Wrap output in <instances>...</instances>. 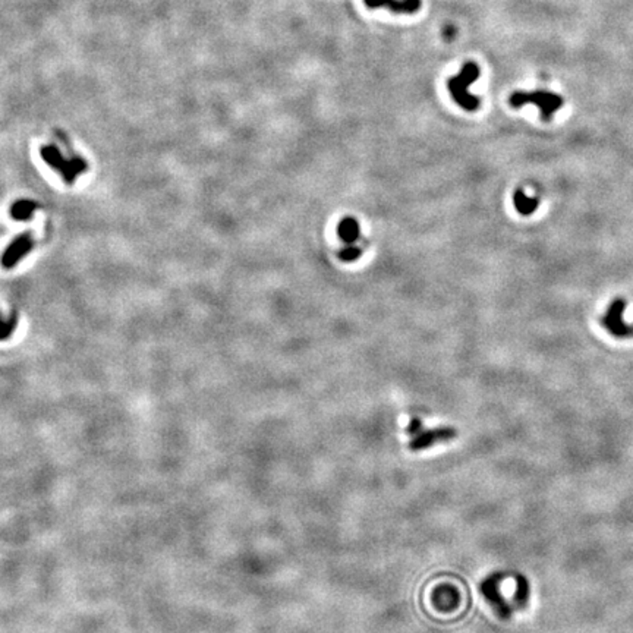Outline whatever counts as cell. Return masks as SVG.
<instances>
[{
	"mask_svg": "<svg viewBox=\"0 0 633 633\" xmlns=\"http://www.w3.org/2000/svg\"><path fill=\"white\" fill-rule=\"evenodd\" d=\"M478 76H480V68H478V64L474 62H468L463 64L459 75L447 81V88L451 97H453V100L463 110L475 112L481 105L480 98L475 97L469 92V87L478 80Z\"/></svg>",
	"mask_w": 633,
	"mask_h": 633,
	"instance_id": "cell-1",
	"label": "cell"
},
{
	"mask_svg": "<svg viewBox=\"0 0 633 633\" xmlns=\"http://www.w3.org/2000/svg\"><path fill=\"white\" fill-rule=\"evenodd\" d=\"M509 103L513 109H521L532 103L541 112V119L550 122L554 113L563 107L564 98L547 89H535V92H514L510 96Z\"/></svg>",
	"mask_w": 633,
	"mask_h": 633,
	"instance_id": "cell-2",
	"label": "cell"
},
{
	"mask_svg": "<svg viewBox=\"0 0 633 633\" xmlns=\"http://www.w3.org/2000/svg\"><path fill=\"white\" fill-rule=\"evenodd\" d=\"M42 157L43 160L63 177L64 182L72 184L80 173L85 172L87 164L83 159H73V160H64L62 157L60 151L53 147L47 146L42 148Z\"/></svg>",
	"mask_w": 633,
	"mask_h": 633,
	"instance_id": "cell-3",
	"label": "cell"
},
{
	"mask_svg": "<svg viewBox=\"0 0 633 633\" xmlns=\"http://www.w3.org/2000/svg\"><path fill=\"white\" fill-rule=\"evenodd\" d=\"M503 579H505V575L503 573H493L487 576L480 585V592L483 593L487 602L491 605V609L494 610V613L500 618L508 620L510 618L513 610L510 604L505 600V597H503L500 592V582Z\"/></svg>",
	"mask_w": 633,
	"mask_h": 633,
	"instance_id": "cell-4",
	"label": "cell"
},
{
	"mask_svg": "<svg viewBox=\"0 0 633 633\" xmlns=\"http://www.w3.org/2000/svg\"><path fill=\"white\" fill-rule=\"evenodd\" d=\"M626 309V301L622 298L614 300L602 317V324L610 334L614 338H632L633 336V324H627L623 320V313Z\"/></svg>",
	"mask_w": 633,
	"mask_h": 633,
	"instance_id": "cell-5",
	"label": "cell"
},
{
	"mask_svg": "<svg viewBox=\"0 0 633 633\" xmlns=\"http://www.w3.org/2000/svg\"><path fill=\"white\" fill-rule=\"evenodd\" d=\"M458 437V431L453 427H438L425 430L424 427L410 437L409 449L412 451L427 450L438 443H446Z\"/></svg>",
	"mask_w": 633,
	"mask_h": 633,
	"instance_id": "cell-6",
	"label": "cell"
},
{
	"mask_svg": "<svg viewBox=\"0 0 633 633\" xmlns=\"http://www.w3.org/2000/svg\"><path fill=\"white\" fill-rule=\"evenodd\" d=\"M34 248V238L31 232H25L17 236L10 242L9 247L2 255V266L5 268H12L17 266L25 255H28Z\"/></svg>",
	"mask_w": 633,
	"mask_h": 633,
	"instance_id": "cell-7",
	"label": "cell"
},
{
	"mask_svg": "<svg viewBox=\"0 0 633 633\" xmlns=\"http://www.w3.org/2000/svg\"><path fill=\"white\" fill-rule=\"evenodd\" d=\"M364 3L370 9L385 8L392 10L393 14H415L421 8V0H364Z\"/></svg>",
	"mask_w": 633,
	"mask_h": 633,
	"instance_id": "cell-8",
	"label": "cell"
},
{
	"mask_svg": "<svg viewBox=\"0 0 633 633\" xmlns=\"http://www.w3.org/2000/svg\"><path fill=\"white\" fill-rule=\"evenodd\" d=\"M513 205L521 216H531L539 207V200L529 197L523 189H516L513 193Z\"/></svg>",
	"mask_w": 633,
	"mask_h": 633,
	"instance_id": "cell-9",
	"label": "cell"
},
{
	"mask_svg": "<svg viewBox=\"0 0 633 633\" xmlns=\"http://www.w3.org/2000/svg\"><path fill=\"white\" fill-rule=\"evenodd\" d=\"M514 582H516V589L513 593L514 605L518 607V610H525L529 604V596H531L529 580L523 575H516Z\"/></svg>",
	"mask_w": 633,
	"mask_h": 633,
	"instance_id": "cell-10",
	"label": "cell"
},
{
	"mask_svg": "<svg viewBox=\"0 0 633 633\" xmlns=\"http://www.w3.org/2000/svg\"><path fill=\"white\" fill-rule=\"evenodd\" d=\"M435 604L438 605V609H442V612L447 610L450 612L451 609L459 604V592L453 587H442L435 592Z\"/></svg>",
	"mask_w": 633,
	"mask_h": 633,
	"instance_id": "cell-11",
	"label": "cell"
},
{
	"mask_svg": "<svg viewBox=\"0 0 633 633\" xmlns=\"http://www.w3.org/2000/svg\"><path fill=\"white\" fill-rule=\"evenodd\" d=\"M338 235L346 245H354L359 238V225L354 217H345L338 226Z\"/></svg>",
	"mask_w": 633,
	"mask_h": 633,
	"instance_id": "cell-12",
	"label": "cell"
},
{
	"mask_svg": "<svg viewBox=\"0 0 633 633\" xmlns=\"http://www.w3.org/2000/svg\"><path fill=\"white\" fill-rule=\"evenodd\" d=\"M37 209V204L31 200H21L17 201L10 207V216L17 218V220H27L30 218Z\"/></svg>",
	"mask_w": 633,
	"mask_h": 633,
	"instance_id": "cell-13",
	"label": "cell"
},
{
	"mask_svg": "<svg viewBox=\"0 0 633 633\" xmlns=\"http://www.w3.org/2000/svg\"><path fill=\"white\" fill-rule=\"evenodd\" d=\"M17 327V317L10 315L9 318H3L0 315V340L8 339L9 336L15 331Z\"/></svg>",
	"mask_w": 633,
	"mask_h": 633,
	"instance_id": "cell-14",
	"label": "cell"
},
{
	"mask_svg": "<svg viewBox=\"0 0 633 633\" xmlns=\"http://www.w3.org/2000/svg\"><path fill=\"white\" fill-rule=\"evenodd\" d=\"M361 254H363V250L358 248V247H354V245H347L346 248H343L339 252V258L345 263H352V261L358 260V258L361 257Z\"/></svg>",
	"mask_w": 633,
	"mask_h": 633,
	"instance_id": "cell-15",
	"label": "cell"
}]
</instances>
